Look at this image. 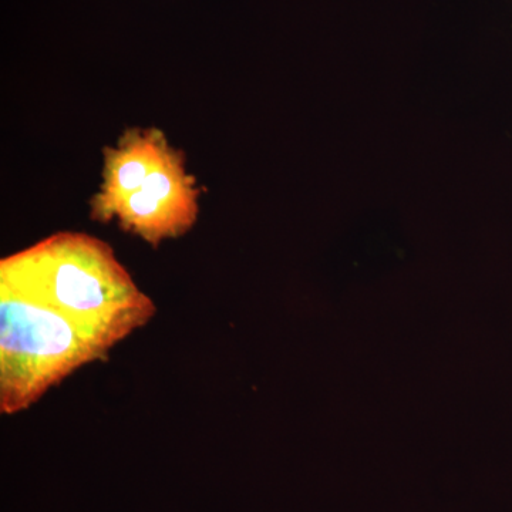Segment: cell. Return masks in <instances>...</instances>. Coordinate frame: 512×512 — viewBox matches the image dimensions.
Masks as SVG:
<instances>
[{"instance_id": "1", "label": "cell", "mask_w": 512, "mask_h": 512, "mask_svg": "<svg viewBox=\"0 0 512 512\" xmlns=\"http://www.w3.org/2000/svg\"><path fill=\"white\" fill-rule=\"evenodd\" d=\"M0 289L55 309L114 345L157 312L110 245L82 232H57L2 259Z\"/></svg>"}, {"instance_id": "2", "label": "cell", "mask_w": 512, "mask_h": 512, "mask_svg": "<svg viewBox=\"0 0 512 512\" xmlns=\"http://www.w3.org/2000/svg\"><path fill=\"white\" fill-rule=\"evenodd\" d=\"M114 345L42 303L0 289V412L16 414Z\"/></svg>"}, {"instance_id": "3", "label": "cell", "mask_w": 512, "mask_h": 512, "mask_svg": "<svg viewBox=\"0 0 512 512\" xmlns=\"http://www.w3.org/2000/svg\"><path fill=\"white\" fill-rule=\"evenodd\" d=\"M198 198L200 190L185 170L183 153L171 147L143 185L121 202L114 218L124 231L158 247L164 239L181 237L194 227Z\"/></svg>"}, {"instance_id": "4", "label": "cell", "mask_w": 512, "mask_h": 512, "mask_svg": "<svg viewBox=\"0 0 512 512\" xmlns=\"http://www.w3.org/2000/svg\"><path fill=\"white\" fill-rule=\"evenodd\" d=\"M170 150L167 138L157 128H130L117 147H107L103 185L92 200L93 220L113 221L121 202L143 185Z\"/></svg>"}]
</instances>
